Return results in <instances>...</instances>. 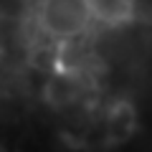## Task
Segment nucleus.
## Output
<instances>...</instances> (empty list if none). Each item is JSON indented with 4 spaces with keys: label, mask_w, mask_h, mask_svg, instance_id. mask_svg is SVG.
<instances>
[{
    "label": "nucleus",
    "mask_w": 152,
    "mask_h": 152,
    "mask_svg": "<svg viewBox=\"0 0 152 152\" xmlns=\"http://www.w3.org/2000/svg\"><path fill=\"white\" fill-rule=\"evenodd\" d=\"M36 23L46 38L56 43H69L81 38L94 20L89 0H41Z\"/></svg>",
    "instance_id": "nucleus-1"
},
{
    "label": "nucleus",
    "mask_w": 152,
    "mask_h": 152,
    "mask_svg": "<svg viewBox=\"0 0 152 152\" xmlns=\"http://www.w3.org/2000/svg\"><path fill=\"white\" fill-rule=\"evenodd\" d=\"M91 20L104 28H124L137 15V0H89Z\"/></svg>",
    "instance_id": "nucleus-2"
}]
</instances>
